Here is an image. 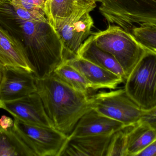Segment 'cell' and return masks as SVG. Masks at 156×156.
<instances>
[{
  "mask_svg": "<svg viewBox=\"0 0 156 156\" xmlns=\"http://www.w3.org/2000/svg\"><path fill=\"white\" fill-rule=\"evenodd\" d=\"M40 96L53 127L69 136L82 116L91 110L90 95L77 91L53 74L36 79Z\"/></svg>",
  "mask_w": 156,
  "mask_h": 156,
  "instance_id": "6da1fadb",
  "label": "cell"
},
{
  "mask_svg": "<svg viewBox=\"0 0 156 156\" xmlns=\"http://www.w3.org/2000/svg\"><path fill=\"white\" fill-rule=\"evenodd\" d=\"M20 41L24 47L37 78L51 75L65 62L63 45L58 32L48 20L24 21L21 26Z\"/></svg>",
  "mask_w": 156,
  "mask_h": 156,
  "instance_id": "7a4b0ae2",
  "label": "cell"
},
{
  "mask_svg": "<svg viewBox=\"0 0 156 156\" xmlns=\"http://www.w3.org/2000/svg\"><path fill=\"white\" fill-rule=\"evenodd\" d=\"M91 36L98 48L117 60L127 78L146 50L131 33L116 25L109 24L105 30Z\"/></svg>",
  "mask_w": 156,
  "mask_h": 156,
  "instance_id": "3957f363",
  "label": "cell"
},
{
  "mask_svg": "<svg viewBox=\"0 0 156 156\" xmlns=\"http://www.w3.org/2000/svg\"><path fill=\"white\" fill-rule=\"evenodd\" d=\"M99 11L108 24L130 33L137 24H156V0H102Z\"/></svg>",
  "mask_w": 156,
  "mask_h": 156,
  "instance_id": "277c9868",
  "label": "cell"
},
{
  "mask_svg": "<svg viewBox=\"0 0 156 156\" xmlns=\"http://www.w3.org/2000/svg\"><path fill=\"white\" fill-rule=\"evenodd\" d=\"M145 49L127 77L124 88L143 111L156 106V52Z\"/></svg>",
  "mask_w": 156,
  "mask_h": 156,
  "instance_id": "5b68a950",
  "label": "cell"
},
{
  "mask_svg": "<svg viewBox=\"0 0 156 156\" xmlns=\"http://www.w3.org/2000/svg\"><path fill=\"white\" fill-rule=\"evenodd\" d=\"M90 98L92 109L126 126L134 125L141 120L143 110L130 98L124 88L100 92L90 95Z\"/></svg>",
  "mask_w": 156,
  "mask_h": 156,
  "instance_id": "8992f818",
  "label": "cell"
},
{
  "mask_svg": "<svg viewBox=\"0 0 156 156\" xmlns=\"http://www.w3.org/2000/svg\"><path fill=\"white\" fill-rule=\"evenodd\" d=\"M14 120V127L36 156H60L68 136L54 127Z\"/></svg>",
  "mask_w": 156,
  "mask_h": 156,
  "instance_id": "52a82bcc",
  "label": "cell"
},
{
  "mask_svg": "<svg viewBox=\"0 0 156 156\" xmlns=\"http://www.w3.org/2000/svg\"><path fill=\"white\" fill-rule=\"evenodd\" d=\"M91 10H76L68 22L57 31L63 45L65 61L78 56L83 43L91 34L93 19L90 15Z\"/></svg>",
  "mask_w": 156,
  "mask_h": 156,
  "instance_id": "ba28073f",
  "label": "cell"
},
{
  "mask_svg": "<svg viewBox=\"0 0 156 156\" xmlns=\"http://www.w3.org/2000/svg\"><path fill=\"white\" fill-rule=\"evenodd\" d=\"M36 79L34 73L27 70L5 67L0 85V99L3 102L11 101L36 92Z\"/></svg>",
  "mask_w": 156,
  "mask_h": 156,
  "instance_id": "9c48e42d",
  "label": "cell"
},
{
  "mask_svg": "<svg viewBox=\"0 0 156 156\" xmlns=\"http://www.w3.org/2000/svg\"><path fill=\"white\" fill-rule=\"evenodd\" d=\"M2 109L8 112L14 118L24 122L54 127L37 92L15 100L3 102Z\"/></svg>",
  "mask_w": 156,
  "mask_h": 156,
  "instance_id": "30bf717a",
  "label": "cell"
},
{
  "mask_svg": "<svg viewBox=\"0 0 156 156\" xmlns=\"http://www.w3.org/2000/svg\"><path fill=\"white\" fill-rule=\"evenodd\" d=\"M66 62L81 73L90 83L92 90H115L125 83L124 80L120 76L82 58L76 57Z\"/></svg>",
  "mask_w": 156,
  "mask_h": 156,
  "instance_id": "8fae6325",
  "label": "cell"
},
{
  "mask_svg": "<svg viewBox=\"0 0 156 156\" xmlns=\"http://www.w3.org/2000/svg\"><path fill=\"white\" fill-rule=\"evenodd\" d=\"M125 126L122 123L92 109L82 116L68 137L113 134Z\"/></svg>",
  "mask_w": 156,
  "mask_h": 156,
  "instance_id": "7c38bea8",
  "label": "cell"
},
{
  "mask_svg": "<svg viewBox=\"0 0 156 156\" xmlns=\"http://www.w3.org/2000/svg\"><path fill=\"white\" fill-rule=\"evenodd\" d=\"M0 65L20 67L34 73L24 47L21 41L0 26Z\"/></svg>",
  "mask_w": 156,
  "mask_h": 156,
  "instance_id": "4fadbf2b",
  "label": "cell"
},
{
  "mask_svg": "<svg viewBox=\"0 0 156 156\" xmlns=\"http://www.w3.org/2000/svg\"><path fill=\"white\" fill-rule=\"evenodd\" d=\"M112 135L68 137L60 156H105Z\"/></svg>",
  "mask_w": 156,
  "mask_h": 156,
  "instance_id": "5bb4252c",
  "label": "cell"
},
{
  "mask_svg": "<svg viewBox=\"0 0 156 156\" xmlns=\"http://www.w3.org/2000/svg\"><path fill=\"white\" fill-rule=\"evenodd\" d=\"M78 56L120 76L124 80L125 82L127 78L125 72L119 62L112 55L98 48L91 35L81 46Z\"/></svg>",
  "mask_w": 156,
  "mask_h": 156,
  "instance_id": "9a60e30c",
  "label": "cell"
},
{
  "mask_svg": "<svg viewBox=\"0 0 156 156\" xmlns=\"http://www.w3.org/2000/svg\"><path fill=\"white\" fill-rule=\"evenodd\" d=\"M156 140V128L144 121L127 126V156H137Z\"/></svg>",
  "mask_w": 156,
  "mask_h": 156,
  "instance_id": "2e32d148",
  "label": "cell"
},
{
  "mask_svg": "<svg viewBox=\"0 0 156 156\" xmlns=\"http://www.w3.org/2000/svg\"><path fill=\"white\" fill-rule=\"evenodd\" d=\"M78 9H80L76 7L74 0H46L44 13L48 23L57 32Z\"/></svg>",
  "mask_w": 156,
  "mask_h": 156,
  "instance_id": "e0dca14e",
  "label": "cell"
},
{
  "mask_svg": "<svg viewBox=\"0 0 156 156\" xmlns=\"http://www.w3.org/2000/svg\"><path fill=\"white\" fill-rule=\"evenodd\" d=\"M0 156H36L14 126H0Z\"/></svg>",
  "mask_w": 156,
  "mask_h": 156,
  "instance_id": "ac0fdd59",
  "label": "cell"
},
{
  "mask_svg": "<svg viewBox=\"0 0 156 156\" xmlns=\"http://www.w3.org/2000/svg\"><path fill=\"white\" fill-rule=\"evenodd\" d=\"M53 75L72 89L89 94L90 85L81 73L67 62H63L53 71Z\"/></svg>",
  "mask_w": 156,
  "mask_h": 156,
  "instance_id": "d6986e66",
  "label": "cell"
},
{
  "mask_svg": "<svg viewBox=\"0 0 156 156\" xmlns=\"http://www.w3.org/2000/svg\"><path fill=\"white\" fill-rule=\"evenodd\" d=\"M131 33L145 49L156 52V24L143 23L135 26Z\"/></svg>",
  "mask_w": 156,
  "mask_h": 156,
  "instance_id": "ffe728a7",
  "label": "cell"
},
{
  "mask_svg": "<svg viewBox=\"0 0 156 156\" xmlns=\"http://www.w3.org/2000/svg\"><path fill=\"white\" fill-rule=\"evenodd\" d=\"M127 126L114 133L105 156H127Z\"/></svg>",
  "mask_w": 156,
  "mask_h": 156,
  "instance_id": "44dd1931",
  "label": "cell"
},
{
  "mask_svg": "<svg viewBox=\"0 0 156 156\" xmlns=\"http://www.w3.org/2000/svg\"><path fill=\"white\" fill-rule=\"evenodd\" d=\"M46 1V0H11V3L28 11L44 13Z\"/></svg>",
  "mask_w": 156,
  "mask_h": 156,
  "instance_id": "7402d4cb",
  "label": "cell"
},
{
  "mask_svg": "<svg viewBox=\"0 0 156 156\" xmlns=\"http://www.w3.org/2000/svg\"><path fill=\"white\" fill-rule=\"evenodd\" d=\"M140 121L146 122L156 128V106L151 110L143 111Z\"/></svg>",
  "mask_w": 156,
  "mask_h": 156,
  "instance_id": "603a6c76",
  "label": "cell"
},
{
  "mask_svg": "<svg viewBox=\"0 0 156 156\" xmlns=\"http://www.w3.org/2000/svg\"><path fill=\"white\" fill-rule=\"evenodd\" d=\"M102 0H74L76 7L78 9H88L93 11L97 6V3L101 2Z\"/></svg>",
  "mask_w": 156,
  "mask_h": 156,
  "instance_id": "cb8c5ba5",
  "label": "cell"
},
{
  "mask_svg": "<svg viewBox=\"0 0 156 156\" xmlns=\"http://www.w3.org/2000/svg\"><path fill=\"white\" fill-rule=\"evenodd\" d=\"M137 156H156V140Z\"/></svg>",
  "mask_w": 156,
  "mask_h": 156,
  "instance_id": "d4e9b609",
  "label": "cell"
},
{
  "mask_svg": "<svg viewBox=\"0 0 156 156\" xmlns=\"http://www.w3.org/2000/svg\"><path fill=\"white\" fill-rule=\"evenodd\" d=\"M14 125V121L10 117L4 115L0 118V126L4 129H7L12 127Z\"/></svg>",
  "mask_w": 156,
  "mask_h": 156,
  "instance_id": "484cf974",
  "label": "cell"
},
{
  "mask_svg": "<svg viewBox=\"0 0 156 156\" xmlns=\"http://www.w3.org/2000/svg\"><path fill=\"white\" fill-rule=\"evenodd\" d=\"M4 69V67L0 65V85H1L3 78Z\"/></svg>",
  "mask_w": 156,
  "mask_h": 156,
  "instance_id": "4316f807",
  "label": "cell"
},
{
  "mask_svg": "<svg viewBox=\"0 0 156 156\" xmlns=\"http://www.w3.org/2000/svg\"><path fill=\"white\" fill-rule=\"evenodd\" d=\"M3 102H2V101L0 99V108L3 109Z\"/></svg>",
  "mask_w": 156,
  "mask_h": 156,
  "instance_id": "83f0119b",
  "label": "cell"
}]
</instances>
